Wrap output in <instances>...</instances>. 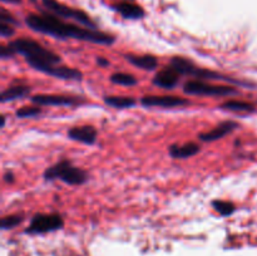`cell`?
<instances>
[{"label": "cell", "mask_w": 257, "mask_h": 256, "mask_svg": "<svg viewBox=\"0 0 257 256\" xmlns=\"http://www.w3.org/2000/svg\"><path fill=\"white\" fill-rule=\"evenodd\" d=\"M15 54L14 50L9 47V45H2V50H0V58L2 59H9Z\"/></svg>", "instance_id": "cell-25"}, {"label": "cell", "mask_w": 257, "mask_h": 256, "mask_svg": "<svg viewBox=\"0 0 257 256\" xmlns=\"http://www.w3.org/2000/svg\"><path fill=\"white\" fill-rule=\"evenodd\" d=\"M125 60L130 62L131 64H133L135 67L141 68V69H145L151 72V70H155L158 67V60L155 55L151 54H145V55H135V54H125L124 55Z\"/></svg>", "instance_id": "cell-15"}, {"label": "cell", "mask_w": 257, "mask_h": 256, "mask_svg": "<svg viewBox=\"0 0 257 256\" xmlns=\"http://www.w3.org/2000/svg\"><path fill=\"white\" fill-rule=\"evenodd\" d=\"M3 3H8V4H20L22 0H2Z\"/></svg>", "instance_id": "cell-28"}, {"label": "cell", "mask_w": 257, "mask_h": 256, "mask_svg": "<svg viewBox=\"0 0 257 256\" xmlns=\"http://www.w3.org/2000/svg\"><path fill=\"white\" fill-rule=\"evenodd\" d=\"M28 28L37 33L50 35L57 39H77L83 42L94 43L100 45H112L115 42V37L108 33L99 32L97 29L78 27L75 24L63 22L53 14H29L25 18Z\"/></svg>", "instance_id": "cell-1"}, {"label": "cell", "mask_w": 257, "mask_h": 256, "mask_svg": "<svg viewBox=\"0 0 257 256\" xmlns=\"http://www.w3.org/2000/svg\"><path fill=\"white\" fill-rule=\"evenodd\" d=\"M113 9H114L117 13H119L124 19L138 20V19H142V18L145 17V10H143V8H141L140 5L135 4V3H130V2L117 3V4L113 5Z\"/></svg>", "instance_id": "cell-14"}, {"label": "cell", "mask_w": 257, "mask_h": 256, "mask_svg": "<svg viewBox=\"0 0 257 256\" xmlns=\"http://www.w3.org/2000/svg\"><path fill=\"white\" fill-rule=\"evenodd\" d=\"M170 67L175 69L180 75H190V77L198 78V80H225V82L237 85H247V87L251 85L250 83L233 79V78L228 77V75L221 74V73L215 72V70L197 67L195 63L183 57H173L170 60Z\"/></svg>", "instance_id": "cell-3"}, {"label": "cell", "mask_w": 257, "mask_h": 256, "mask_svg": "<svg viewBox=\"0 0 257 256\" xmlns=\"http://www.w3.org/2000/svg\"><path fill=\"white\" fill-rule=\"evenodd\" d=\"M42 3L44 8H47L48 12H50L53 15L60 18V19H73L79 24L84 25L85 28H89V29H97L98 28L97 24L92 20V18L83 10L70 8L68 5L62 4L58 0H42Z\"/></svg>", "instance_id": "cell-5"}, {"label": "cell", "mask_w": 257, "mask_h": 256, "mask_svg": "<svg viewBox=\"0 0 257 256\" xmlns=\"http://www.w3.org/2000/svg\"><path fill=\"white\" fill-rule=\"evenodd\" d=\"M0 22L7 23V24L10 25H19V22L4 8H2V10H0Z\"/></svg>", "instance_id": "cell-23"}, {"label": "cell", "mask_w": 257, "mask_h": 256, "mask_svg": "<svg viewBox=\"0 0 257 256\" xmlns=\"http://www.w3.org/2000/svg\"><path fill=\"white\" fill-rule=\"evenodd\" d=\"M42 113L40 105H30V107H23L15 112V115L18 118H33L37 117Z\"/></svg>", "instance_id": "cell-22"}, {"label": "cell", "mask_w": 257, "mask_h": 256, "mask_svg": "<svg viewBox=\"0 0 257 256\" xmlns=\"http://www.w3.org/2000/svg\"><path fill=\"white\" fill-rule=\"evenodd\" d=\"M64 226V220L58 213H37L32 217L29 226L25 228V233L38 235V233L53 232L60 230Z\"/></svg>", "instance_id": "cell-7"}, {"label": "cell", "mask_w": 257, "mask_h": 256, "mask_svg": "<svg viewBox=\"0 0 257 256\" xmlns=\"http://www.w3.org/2000/svg\"><path fill=\"white\" fill-rule=\"evenodd\" d=\"M183 92L190 95H212V97H225V95L237 94V90L227 85H215L205 80H188L183 84Z\"/></svg>", "instance_id": "cell-6"}, {"label": "cell", "mask_w": 257, "mask_h": 256, "mask_svg": "<svg viewBox=\"0 0 257 256\" xmlns=\"http://www.w3.org/2000/svg\"><path fill=\"white\" fill-rule=\"evenodd\" d=\"M97 64L100 65V67H108V65H109V60H107L105 58H103V57H98Z\"/></svg>", "instance_id": "cell-26"}, {"label": "cell", "mask_w": 257, "mask_h": 256, "mask_svg": "<svg viewBox=\"0 0 257 256\" xmlns=\"http://www.w3.org/2000/svg\"><path fill=\"white\" fill-rule=\"evenodd\" d=\"M43 177L47 181L60 180L70 186H79L89 180L87 171L75 167L70 161L62 160L55 165L50 166L43 173Z\"/></svg>", "instance_id": "cell-4"}, {"label": "cell", "mask_w": 257, "mask_h": 256, "mask_svg": "<svg viewBox=\"0 0 257 256\" xmlns=\"http://www.w3.org/2000/svg\"><path fill=\"white\" fill-rule=\"evenodd\" d=\"M104 103L110 107L117 108V109H125V108L135 107L137 104L135 98L117 97V95H107V97H104Z\"/></svg>", "instance_id": "cell-17"}, {"label": "cell", "mask_w": 257, "mask_h": 256, "mask_svg": "<svg viewBox=\"0 0 257 256\" xmlns=\"http://www.w3.org/2000/svg\"><path fill=\"white\" fill-rule=\"evenodd\" d=\"M180 82V74L171 67L157 72L153 78V84L163 89H175Z\"/></svg>", "instance_id": "cell-12"}, {"label": "cell", "mask_w": 257, "mask_h": 256, "mask_svg": "<svg viewBox=\"0 0 257 256\" xmlns=\"http://www.w3.org/2000/svg\"><path fill=\"white\" fill-rule=\"evenodd\" d=\"M5 125V115H2V128Z\"/></svg>", "instance_id": "cell-29"}, {"label": "cell", "mask_w": 257, "mask_h": 256, "mask_svg": "<svg viewBox=\"0 0 257 256\" xmlns=\"http://www.w3.org/2000/svg\"><path fill=\"white\" fill-rule=\"evenodd\" d=\"M30 90H32V88L28 87V85H13V87H9L0 94V100H2L3 103H7L13 102V100L17 99H22V98L27 97V95L29 94Z\"/></svg>", "instance_id": "cell-16"}, {"label": "cell", "mask_w": 257, "mask_h": 256, "mask_svg": "<svg viewBox=\"0 0 257 256\" xmlns=\"http://www.w3.org/2000/svg\"><path fill=\"white\" fill-rule=\"evenodd\" d=\"M141 104L147 108H175L190 104V100L185 99V98L175 97V95H146L141 99Z\"/></svg>", "instance_id": "cell-8"}, {"label": "cell", "mask_w": 257, "mask_h": 256, "mask_svg": "<svg viewBox=\"0 0 257 256\" xmlns=\"http://www.w3.org/2000/svg\"><path fill=\"white\" fill-rule=\"evenodd\" d=\"M37 105H77L82 103V99L77 97H68L59 94H35L30 98Z\"/></svg>", "instance_id": "cell-9"}, {"label": "cell", "mask_w": 257, "mask_h": 256, "mask_svg": "<svg viewBox=\"0 0 257 256\" xmlns=\"http://www.w3.org/2000/svg\"><path fill=\"white\" fill-rule=\"evenodd\" d=\"M212 207L215 208L216 212L220 213L221 216H230L235 212V205L230 201H223V200H215L212 201Z\"/></svg>", "instance_id": "cell-20"}, {"label": "cell", "mask_w": 257, "mask_h": 256, "mask_svg": "<svg viewBox=\"0 0 257 256\" xmlns=\"http://www.w3.org/2000/svg\"><path fill=\"white\" fill-rule=\"evenodd\" d=\"M238 127H240V124L237 122H235V120H225V122H221L220 124L216 125L213 130L208 131V132L200 133L198 138L202 142H215V141L221 140V138L226 137L227 135L232 133Z\"/></svg>", "instance_id": "cell-10"}, {"label": "cell", "mask_w": 257, "mask_h": 256, "mask_svg": "<svg viewBox=\"0 0 257 256\" xmlns=\"http://www.w3.org/2000/svg\"><path fill=\"white\" fill-rule=\"evenodd\" d=\"M30 2H33V3H35V2H37V0H30Z\"/></svg>", "instance_id": "cell-30"}, {"label": "cell", "mask_w": 257, "mask_h": 256, "mask_svg": "<svg viewBox=\"0 0 257 256\" xmlns=\"http://www.w3.org/2000/svg\"><path fill=\"white\" fill-rule=\"evenodd\" d=\"M201 146L196 142H187L183 145H172L170 146V156L176 160H185V158L192 157L200 153Z\"/></svg>", "instance_id": "cell-13"}, {"label": "cell", "mask_w": 257, "mask_h": 256, "mask_svg": "<svg viewBox=\"0 0 257 256\" xmlns=\"http://www.w3.org/2000/svg\"><path fill=\"white\" fill-rule=\"evenodd\" d=\"M4 180L7 181V182H13V181H14V175H13L12 172H7L4 175Z\"/></svg>", "instance_id": "cell-27"}, {"label": "cell", "mask_w": 257, "mask_h": 256, "mask_svg": "<svg viewBox=\"0 0 257 256\" xmlns=\"http://www.w3.org/2000/svg\"><path fill=\"white\" fill-rule=\"evenodd\" d=\"M14 34H15V29L13 28V25L0 22V35H2L3 38H10Z\"/></svg>", "instance_id": "cell-24"}, {"label": "cell", "mask_w": 257, "mask_h": 256, "mask_svg": "<svg viewBox=\"0 0 257 256\" xmlns=\"http://www.w3.org/2000/svg\"><path fill=\"white\" fill-rule=\"evenodd\" d=\"M220 108L227 110H232V112H255V105L252 103L243 102V100H227V102L222 103L220 105Z\"/></svg>", "instance_id": "cell-18"}, {"label": "cell", "mask_w": 257, "mask_h": 256, "mask_svg": "<svg viewBox=\"0 0 257 256\" xmlns=\"http://www.w3.org/2000/svg\"><path fill=\"white\" fill-rule=\"evenodd\" d=\"M24 221V216L23 215H10L5 216V217L2 218V223H0V227L3 230H10V228L17 227L18 225Z\"/></svg>", "instance_id": "cell-21"}, {"label": "cell", "mask_w": 257, "mask_h": 256, "mask_svg": "<svg viewBox=\"0 0 257 256\" xmlns=\"http://www.w3.org/2000/svg\"><path fill=\"white\" fill-rule=\"evenodd\" d=\"M128 2H130V0H128Z\"/></svg>", "instance_id": "cell-31"}, {"label": "cell", "mask_w": 257, "mask_h": 256, "mask_svg": "<svg viewBox=\"0 0 257 256\" xmlns=\"http://www.w3.org/2000/svg\"><path fill=\"white\" fill-rule=\"evenodd\" d=\"M8 45L14 50L15 54L17 53L22 54L25 58V62L38 72L52 75V77L58 78V79L77 80V82L82 80V72L74 69V68L59 65L60 62H62V58L57 53L47 49L35 40L28 39V38H20V39L13 40Z\"/></svg>", "instance_id": "cell-2"}, {"label": "cell", "mask_w": 257, "mask_h": 256, "mask_svg": "<svg viewBox=\"0 0 257 256\" xmlns=\"http://www.w3.org/2000/svg\"><path fill=\"white\" fill-rule=\"evenodd\" d=\"M68 138L72 141L83 143V145L92 146L97 141L98 132L92 125H80V127H73L68 131Z\"/></svg>", "instance_id": "cell-11"}, {"label": "cell", "mask_w": 257, "mask_h": 256, "mask_svg": "<svg viewBox=\"0 0 257 256\" xmlns=\"http://www.w3.org/2000/svg\"><path fill=\"white\" fill-rule=\"evenodd\" d=\"M110 82H113L114 84H118V85L133 87V85L137 84L138 80L135 75L130 74V73L118 72V73H114V74L110 75Z\"/></svg>", "instance_id": "cell-19"}]
</instances>
